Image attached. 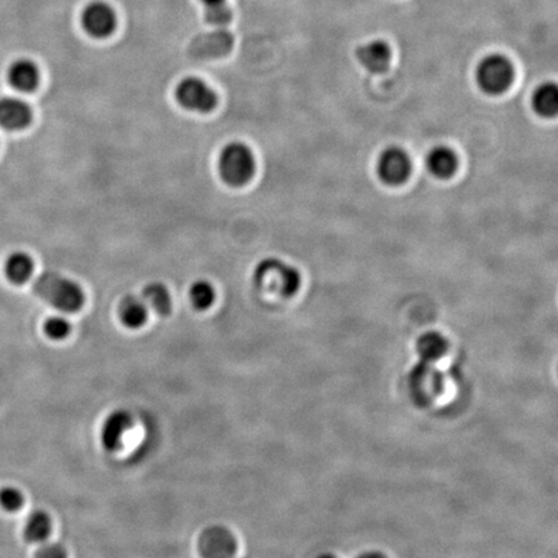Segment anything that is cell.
Instances as JSON below:
<instances>
[{"label": "cell", "mask_w": 558, "mask_h": 558, "mask_svg": "<svg viewBox=\"0 0 558 558\" xmlns=\"http://www.w3.org/2000/svg\"><path fill=\"white\" fill-rule=\"evenodd\" d=\"M201 2L203 3L206 10H212V8H218L227 4V0H201Z\"/></svg>", "instance_id": "cell-25"}, {"label": "cell", "mask_w": 558, "mask_h": 558, "mask_svg": "<svg viewBox=\"0 0 558 558\" xmlns=\"http://www.w3.org/2000/svg\"><path fill=\"white\" fill-rule=\"evenodd\" d=\"M52 532V520L44 511H36L28 517L24 528V537L31 545H42L47 542Z\"/></svg>", "instance_id": "cell-15"}, {"label": "cell", "mask_w": 558, "mask_h": 558, "mask_svg": "<svg viewBox=\"0 0 558 558\" xmlns=\"http://www.w3.org/2000/svg\"><path fill=\"white\" fill-rule=\"evenodd\" d=\"M218 167L225 184L233 187H243L255 173V156L243 142H230L221 150Z\"/></svg>", "instance_id": "cell-3"}, {"label": "cell", "mask_w": 558, "mask_h": 558, "mask_svg": "<svg viewBox=\"0 0 558 558\" xmlns=\"http://www.w3.org/2000/svg\"><path fill=\"white\" fill-rule=\"evenodd\" d=\"M253 282L261 291L291 298L301 286L300 272L277 258L261 260L253 270Z\"/></svg>", "instance_id": "cell-2"}, {"label": "cell", "mask_w": 558, "mask_h": 558, "mask_svg": "<svg viewBox=\"0 0 558 558\" xmlns=\"http://www.w3.org/2000/svg\"><path fill=\"white\" fill-rule=\"evenodd\" d=\"M142 300L147 304V307H149L159 315H170L171 309H172L170 292L161 282H152V283L147 284L142 291Z\"/></svg>", "instance_id": "cell-18"}, {"label": "cell", "mask_w": 558, "mask_h": 558, "mask_svg": "<svg viewBox=\"0 0 558 558\" xmlns=\"http://www.w3.org/2000/svg\"><path fill=\"white\" fill-rule=\"evenodd\" d=\"M190 301L198 310H207L215 303L216 292L209 281H195L190 287Z\"/></svg>", "instance_id": "cell-20"}, {"label": "cell", "mask_w": 558, "mask_h": 558, "mask_svg": "<svg viewBox=\"0 0 558 558\" xmlns=\"http://www.w3.org/2000/svg\"><path fill=\"white\" fill-rule=\"evenodd\" d=\"M119 317L127 329H141L147 321V304L136 296H127L119 306Z\"/></svg>", "instance_id": "cell-14"}, {"label": "cell", "mask_w": 558, "mask_h": 558, "mask_svg": "<svg viewBox=\"0 0 558 558\" xmlns=\"http://www.w3.org/2000/svg\"><path fill=\"white\" fill-rule=\"evenodd\" d=\"M36 558H68L67 549L57 543H42Z\"/></svg>", "instance_id": "cell-24"}, {"label": "cell", "mask_w": 558, "mask_h": 558, "mask_svg": "<svg viewBox=\"0 0 558 558\" xmlns=\"http://www.w3.org/2000/svg\"><path fill=\"white\" fill-rule=\"evenodd\" d=\"M320 558H336V557H334V556H330V554H327V556H322V557H320Z\"/></svg>", "instance_id": "cell-27"}, {"label": "cell", "mask_w": 558, "mask_h": 558, "mask_svg": "<svg viewBox=\"0 0 558 558\" xmlns=\"http://www.w3.org/2000/svg\"><path fill=\"white\" fill-rule=\"evenodd\" d=\"M82 27L93 38H107L116 27V16L105 2H92L82 13Z\"/></svg>", "instance_id": "cell-9"}, {"label": "cell", "mask_w": 558, "mask_h": 558, "mask_svg": "<svg viewBox=\"0 0 558 558\" xmlns=\"http://www.w3.org/2000/svg\"><path fill=\"white\" fill-rule=\"evenodd\" d=\"M33 290L38 298L60 312L76 313L84 304V292L82 287L73 279L52 270L38 275L34 282Z\"/></svg>", "instance_id": "cell-1"}, {"label": "cell", "mask_w": 558, "mask_h": 558, "mask_svg": "<svg viewBox=\"0 0 558 558\" xmlns=\"http://www.w3.org/2000/svg\"><path fill=\"white\" fill-rule=\"evenodd\" d=\"M355 56L364 69L371 73H383L391 64L392 52L386 42L371 41L360 45L355 51Z\"/></svg>", "instance_id": "cell-11"}, {"label": "cell", "mask_w": 558, "mask_h": 558, "mask_svg": "<svg viewBox=\"0 0 558 558\" xmlns=\"http://www.w3.org/2000/svg\"><path fill=\"white\" fill-rule=\"evenodd\" d=\"M175 98L189 112L207 114L218 105L215 91L196 76H187L178 84Z\"/></svg>", "instance_id": "cell-5"}, {"label": "cell", "mask_w": 558, "mask_h": 558, "mask_svg": "<svg viewBox=\"0 0 558 558\" xmlns=\"http://www.w3.org/2000/svg\"><path fill=\"white\" fill-rule=\"evenodd\" d=\"M447 347L446 338L438 332H426L418 340V352L426 363L438 360L445 355Z\"/></svg>", "instance_id": "cell-19"}, {"label": "cell", "mask_w": 558, "mask_h": 558, "mask_svg": "<svg viewBox=\"0 0 558 558\" xmlns=\"http://www.w3.org/2000/svg\"><path fill=\"white\" fill-rule=\"evenodd\" d=\"M532 108L538 116L552 118L558 112V88L554 84H545L537 88L532 95Z\"/></svg>", "instance_id": "cell-17"}, {"label": "cell", "mask_w": 558, "mask_h": 558, "mask_svg": "<svg viewBox=\"0 0 558 558\" xmlns=\"http://www.w3.org/2000/svg\"><path fill=\"white\" fill-rule=\"evenodd\" d=\"M237 549L235 534L225 526H210L199 535L198 552L202 558H235Z\"/></svg>", "instance_id": "cell-6"}, {"label": "cell", "mask_w": 558, "mask_h": 558, "mask_svg": "<svg viewBox=\"0 0 558 558\" xmlns=\"http://www.w3.org/2000/svg\"><path fill=\"white\" fill-rule=\"evenodd\" d=\"M133 428V418L127 410L119 409L108 415L102 423L100 440L105 451L116 452L124 445L128 433Z\"/></svg>", "instance_id": "cell-8"}, {"label": "cell", "mask_w": 558, "mask_h": 558, "mask_svg": "<svg viewBox=\"0 0 558 558\" xmlns=\"http://www.w3.org/2000/svg\"><path fill=\"white\" fill-rule=\"evenodd\" d=\"M378 173L381 181L388 185H400L409 179L411 173V161L409 154L401 147H388L379 156Z\"/></svg>", "instance_id": "cell-7"}, {"label": "cell", "mask_w": 558, "mask_h": 558, "mask_svg": "<svg viewBox=\"0 0 558 558\" xmlns=\"http://www.w3.org/2000/svg\"><path fill=\"white\" fill-rule=\"evenodd\" d=\"M514 78V69L511 60L500 53H492L485 57L478 65V85L489 95H500L508 90Z\"/></svg>", "instance_id": "cell-4"}, {"label": "cell", "mask_w": 558, "mask_h": 558, "mask_svg": "<svg viewBox=\"0 0 558 558\" xmlns=\"http://www.w3.org/2000/svg\"><path fill=\"white\" fill-rule=\"evenodd\" d=\"M358 558H387L384 554H379V552H367V554H363V556Z\"/></svg>", "instance_id": "cell-26"}, {"label": "cell", "mask_w": 558, "mask_h": 558, "mask_svg": "<svg viewBox=\"0 0 558 558\" xmlns=\"http://www.w3.org/2000/svg\"><path fill=\"white\" fill-rule=\"evenodd\" d=\"M5 275L14 284L27 283L34 272L33 259L28 253L17 251L11 253L5 260Z\"/></svg>", "instance_id": "cell-16"}, {"label": "cell", "mask_w": 558, "mask_h": 558, "mask_svg": "<svg viewBox=\"0 0 558 558\" xmlns=\"http://www.w3.org/2000/svg\"><path fill=\"white\" fill-rule=\"evenodd\" d=\"M24 494L13 486L0 489V506L7 512H17L24 506Z\"/></svg>", "instance_id": "cell-22"}, {"label": "cell", "mask_w": 558, "mask_h": 558, "mask_svg": "<svg viewBox=\"0 0 558 558\" xmlns=\"http://www.w3.org/2000/svg\"><path fill=\"white\" fill-rule=\"evenodd\" d=\"M206 20L210 24L223 27V25H227L232 20V11H230L227 4L212 8V10H206Z\"/></svg>", "instance_id": "cell-23"}, {"label": "cell", "mask_w": 558, "mask_h": 558, "mask_svg": "<svg viewBox=\"0 0 558 558\" xmlns=\"http://www.w3.org/2000/svg\"><path fill=\"white\" fill-rule=\"evenodd\" d=\"M43 330L44 334L51 339V340L61 341L67 339L71 332V324L67 318L62 315H53V317L48 318L43 324Z\"/></svg>", "instance_id": "cell-21"}, {"label": "cell", "mask_w": 558, "mask_h": 558, "mask_svg": "<svg viewBox=\"0 0 558 558\" xmlns=\"http://www.w3.org/2000/svg\"><path fill=\"white\" fill-rule=\"evenodd\" d=\"M33 121V110L27 101L17 98L0 99V127L8 131L24 130Z\"/></svg>", "instance_id": "cell-10"}, {"label": "cell", "mask_w": 558, "mask_h": 558, "mask_svg": "<svg viewBox=\"0 0 558 558\" xmlns=\"http://www.w3.org/2000/svg\"><path fill=\"white\" fill-rule=\"evenodd\" d=\"M8 82L20 92H33L41 81L38 67L28 59L16 60L8 69Z\"/></svg>", "instance_id": "cell-12"}, {"label": "cell", "mask_w": 558, "mask_h": 558, "mask_svg": "<svg viewBox=\"0 0 558 558\" xmlns=\"http://www.w3.org/2000/svg\"><path fill=\"white\" fill-rule=\"evenodd\" d=\"M429 171L438 179H449L458 168V156L454 150L447 147H437L428 154Z\"/></svg>", "instance_id": "cell-13"}]
</instances>
